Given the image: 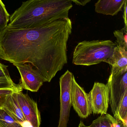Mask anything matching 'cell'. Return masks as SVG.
Wrapping results in <instances>:
<instances>
[{
  "label": "cell",
  "mask_w": 127,
  "mask_h": 127,
  "mask_svg": "<svg viewBox=\"0 0 127 127\" xmlns=\"http://www.w3.org/2000/svg\"><path fill=\"white\" fill-rule=\"evenodd\" d=\"M72 31L69 18L34 28L6 27L0 33V59L15 66L30 64L44 82H50L68 63L67 43Z\"/></svg>",
  "instance_id": "cell-1"
},
{
  "label": "cell",
  "mask_w": 127,
  "mask_h": 127,
  "mask_svg": "<svg viewBox=\"0 0 127 127\" xmlns=\"http://www.w3.org/2000/svg\"><path fill=\"white\" fill-rule=\"evenodd\" d=\"M0 124L3 127H23L3 108L0 109Z\"/></svg>",
  "instance_id": "cell-14"
},
{
  "label": "cell",
  "mask_w": 127,
  "mask_h": 127,
  "mask_svg": "<svg viewBox=\"0 0 127 127\" xmlns=\"http://www.w3.org/2000/svg\"><path fill=\"white\" fill-rule=\"evenodd\" d=\"M113 34L116 38V45L127 50V28L124 27L121 30L115 31Z\"/></svg>",
  "instance_id": "cell-15"
},
{
  "label": "cell",
  "mask_w": 127,
  "mask_h": 127,
  "mask_svg": "<svg viewBox=\"0 0 127 127\" xmlns=\"http://www.w3.org/2000/svg\"><path fill=\"white\" fill-rule=\"evenodd\" d=\"M124 12H123V18L124 22V27L127 28V0L125 1L124 6Z\"/></svg>",
  "instance_id": "cell-20"
},
{
  "label": "cell",
  "mask_w": 127,
  "mask_h": 127,
  "mask_svg": "<svg viewBox=\"0 0 127 127\" xmlns=\"http://www.w3.org/2000/svg\"><path fill=\"white\" fill-rule=\"evenodd\" d=\"M107 84L109 90V103L114 118L127 125V71L111 75Z\"/></svg>",
  "instance_id": "cell-4"
},
{
  "label": "cell",
  "mask_w": 127,
  "mask_h": 127,
  "mask_svg": "<svg viewBox=\"0 0 127 127\" xmlns=\"http://www.w3.org/2000/svg\"><path fill=\"white\" fill-rule=\"evenodd\" d=\"M71 104L75 112L82 118H86L92 113L88 93L77 83L74 75L72 81Z\"/></svg>",
  "instance_id": "cell-7"
},
{
  "label": "cell",
  "mask_w": 127,
  "mask_h": 127,
  "mask_svg": "<svg viewBox=\"0 0 127 127\" xmlns=\"http://www.w3.org/2000/svg\"><path fill=\"white\" fill-rule=\"evenodd\" d=\"M10 15L7 12L5 5L0 0V33L7 27L9 21Z\"/></svg>",
  "instance_id": "cell-16"
},
{
  "label": "cell",
  "mask_w": 127,
  "mask_h": 127,
  "mask_svg": "<svg viewBox=\"0 0 127 127\" xmlns=\"http://www.w3.org/2000/svg\"><path fill=\"white\" fill-rule=\"evenodd\" d=\"M116 46L115 42L110 40L79 42L73 53L72 63L75 65L91 66L106 62L112 55Z\"/></svg>",
  "instance_id": "cell-3"
},
{
  "label": "cell",
  "mask_w": 127,
  "mask_h": 127,
  "mask_svg": "<svg viewBox=\"0 0 127 127\" xmlns=\"http://www.w3.org/2000/svg\"><path fill=\"white\" fill-rule=\"evenodd\" d=\"M17 100L26 121L33 127H40L41 118L37 103L22 91L16 93Z\"/></svg>",
  "instance_id": "cell-9"
},
{
  "label": "cell",
  "mask_w": 127,
  "mask_h": 127,
  "mask_svg": "<svg viewBox=\"0 0 127 127\" xmlns=\"http://www.w3.org/2000/svg\"><path fill=\"white\" fill-rule=\"evenodd\" d=\"M78 127H90L89 126H86L84 124L83 122L82 121H81L80 122V124H79V126Z\"/></svg>",
  "instance_id": "cell-22"
},
{
  "label": "cell",
  "mask_w": 127,
  "mask_h": 127,
  "mask_svg": "<svg viewBox=\"0 0 127 127\" xmlns=\"http://www.w3.org/2000/svg\"><path fill=\"white\" fill-rule=\"evenodd\" d=\"M21 75L19 84L22 89L33 92H38L44 82L39 72L30 64L15 66Z\"/></svg>",
  "instance_id": "cell-8"
},
{
  "label": "cell",
  "mask_w": 127,
  "mask_h": 127,
  "mask_svg": "<svg viewBox=\"0 0 127 127\" xmlns=\"http://www.w3.org/2000/svg\"><path fill=\"white\" fill-rule=\"evenodd\" d=\"M126 0H98L95 4V10L97 13L113 16L122 10Z\"/></svg>",
  "instance_id": "cell-12"
},
{
  "label": "cell",
  "mask_w": 127,
  "mask_h": 127,
  "mask_svg": "<svg viewBox=\"0 0 127 127\" xmlns=\"http://www.w3.org/2000/svg\"><path fill=\"white\" fill-rule=\"evenodd\" d=\"M0 78H6L9 80H12L9 71L7 69V66L5 65L0 63Z\"/></svg>",
  "instance_id": "cell-19"
},
{
  "label": "cell",
  "mask_w": 127,
  "mask_h": 127,
  "mask_svg": "<svg viewBox=\"0 0 127 127\" xmlns=\"http://www.w3.org/2000/svg\"><path fill=\"white\" fill-rule=\"evenodd\" d=\"M76 4L79 6H84L89 3L91 0H71Z\"/></svg>",
  "instance_id": "cell-21"
},
{
  "label": "cell",
  "mask_w": 127,
  "mask_h": 127,
  "mask_svg": "<svg viewBox=\"0 0 127 127\" xmlns=\"http://www.w3.org/2000/svg\"><path fill=\"white\" fill-rule=\"evenodd\" d=\"M71 0H28L10 16L7 27L34 28L60 18H68Z\"/></svg>",
  "instance_id": "cell-2"
},
{
  "label": "cell",
  "mask_w": 127,
  "mask_h": 127,
  "mask_svg": "<svg viewBox=\"0 0 127 127\" xmlns=\"http://www.w3.org/2000/svg\"><path fill=\"white\" fill-rule=\"evenodd\" d=\"M0 127H3V126H2V125H1L0 124Z\"/></svg>",
  "instance_id": "cell-23"
},
{
  "label": "cell",
  "mask_w": 127,
  "mask_h": 127,
  "mask_svg": "<svg viewBox=\"0 0 127 127\" xmlns=\"http://www.w3.org/2000/svg\"><path fill=\"white\" fill-rule=\"evenodd\" d=\"M88 95L92 113L106 114L109 104V90L107 84L95 82Z\"/></svg>",
  "instance_id": "cell-6"
},
{
  "label": "cell",
  "mask_w": 127,
  "mask_h": 127,
  "mask_svg": "<svg viewBox=\"0 0 127 127\" xmlns=\"http://www.w3.org/2000/svg\"><path fill=\"white\" fill-rule=\"evenodd\" d=\"M106 63L111 66V75L122 74L127 71V50L116 45L111 57Z\"/></svg>",
  "instance_id": "cell-10"
},
{
  "label": "cell",
  "mask_w": 127,
  "mask_h": 127,
  "mask_svg": "<svg viewBox=\"0 0 127 127\" xmlns=\"http://www.w3.org/2000/svg\"><path fill=\"white\" fill-rule=\"evenodd\" d=\"M12 89L22 91L23 89L20 84H16L12 80H9L6 78H0V89Z\"/></svg>",
  "instance_id": "cell-17"
},
{
  "label": "cell",
  "mask_w": 127,
  "mask_h": 127,
  "mask_svg": "<svg viewBox=\"0 0 127 127\" xmlns=\"http://www.w3.org/2000/svg\"><path fill=\"white\" fill-rule=\"evenodd\" d=\"M90 127H127L110 114L101 115L92 122Z\"/></svg>",
  "instance_id": "cell-13"
},
{
  "label": "cell",
  "mask_w": 127,
  "mask_h": 127,
  "mask_svg": "<svg viewBox=\"0 0 127 127\" xmlns=\"http://www.w3.org/2000/svg\"><path fill=\"white\" fill-rule=\"evenodd\" d=\"M17 92L13 93L8 97L2 108L23 127H33L25 118L18 102Z\"/></svg>",
  "instance_id": "cell-11"
},
{
  "label": "cell",
  "mask_w": 127,
  "mask_h": 127,
  "mask_svg": "<svg viewBox=\"0 0 127 127\" xmlns=\"http://www.w3.org/2000/svg\"><path fill=\"white\" fill-rule=\"evenodd\" d=\"M73 75L68 70L60 78V112L57 127H68L72 106V81Z\"/></svg>",
  "instance_id": "cell-5"
},
{
  "label": "cell",
  "mask_w": 127,
  "mask_h": 127,
  "mask_svg": "<svg viewBox=\"0 0 127 127\" xmlns=\"http://www.w3.org/2000/svg\"><path fill=\"white\" fill-rule=\"evenodd\" d=\"M19 90L12 89H0V109L3 108L7 98L11 94L15 92H19Z\"/></svg>",
  "instance_id": "cell-18"
}]
</instances>
